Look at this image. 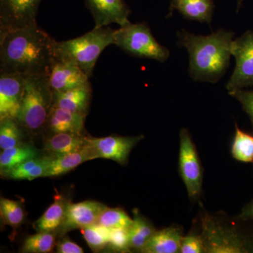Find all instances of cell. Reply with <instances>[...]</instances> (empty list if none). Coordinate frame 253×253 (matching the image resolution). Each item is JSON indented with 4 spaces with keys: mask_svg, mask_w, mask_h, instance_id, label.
Segmentation results:
<instances>
[{
    "mask_svg": "<svg viewBox=\"0 0 253 253\" xmlns=\"http://www.w3.org/2000/svg\"><path fill=\"white\" fill-rule=\"evenodd\" d=\"M56 42L37 22L0 33V73L49 76Z\"/></svg>",
    "mask_w": 253,
    "mask_h": 253,
    "instance_id": "1",
    "label": "cell"
},
{
    "mask_svg": "<svg viewBox=\"0 0 253 253\" xmlns=\"http://www.w3.org/2000/svg\"><path fill=\"white\" fill-rule=\"evenodd\" d=\"M234 33L220 28L209 36H196L183 29L177 33V44L187 50L189 75L194 81L216 83L230 64Z\"/></svg>",
    "mask_w": 253,
    "mask_h": 253,
    "instance_id": "2",
    "label": "cell"
},
{
    "mask_svg": "<svg viewBox=\"0 0 253 253\" xmlns=\"http://www.w3.org/2000/svg\"><path fill=\"white\" fill-rule=\"evenodd\" d=\"M115 32L109 26L94 28L75 39L56 42L55 59L74 63L91 78L100 54L108 46L114 44Z\"/></svg>",
    "mask_w": 253,
    "mask_h": 253,
    "instance_id": "3",
    "label": "cell"
},
{
    "mask_svg": "<svg viewBox=\"0 0 253 253\" xmlns=\"http://www.w3.org/2000/svg\"><path fill=\"white\" fill-rule=\"evenodd\" d=\"M53 91L48 76L26 77L25 81L18 122L31 134L44 130L46 121L52 107Z\"/></svg>",
    "mask_w": 253,
    "mask_h": 253,
    "instance_id": "4",
    "label": "cell"
},
{
    "mask_svg": "<svg viewBox=\"0 0 253 253\" xmlns=\"http://www.w3.org/2000/svg\"><path fill=\"white\" fill-rule=\"evenodd\" d=\"M205 253H253V238L205 213L201 217Z\"/></svg>",
    "mask_w": 253,
    "mask_h": 253,
    "instance_id": "5",
    "label": "cell"
},
{
    "mask_svg": "<svg viewBox=\"0 0 253 253\" xmlns=\"http://www.w3.org/2000/svg\"><path fill=\"white\" fill-rule=\"evenodd\" d=\"M114 44L131 56L164 63L169 59V49L160 44L147 23H129L115 32Z\"/></svg>",
    "mask_w": 253,
    "mask_h": 253,
    "instance_id": "6",
    "label": "cell"
},
{
    "mask_svg": "<svg viewBox=\"0 0 253 253\" xmlns=\"http://www.w3.org/2000/svg\"><path fill=\"white\" fill-rule=\"evenodd\" d=\"M179 173L191 199L199 198L202 191L203 171L196 146L189 130L179 133Z\"/></svg>",
    "mask_w": 253,
    "mask_h": 253,
    "instance_id": "7",
    "label": "cell"
},
{
    "mask_svg": "<svg viewBox=\"0 0 253 253\" xmlns=\"http://www.w3.org/2000/svg\"><path fill=\"white\" fill-rule=\"evenodd\" d=\"M231 55L236 66L226 84L228 92L253 86V31H248L232 42Z\"/></svg>",
    "mask_w": 253,
    "mask_h": 253,
    "instance_id": "8",
    "label": "cell"
},
{
    "mask_svg": "<svg viewBox=\"0 0 253 253\" xmlns=\"http://www.w3.org/2000/svg\"><path fill=\"white\" fill-rule=\"evenodd\" d=\"M42 0H0V33L37 22Z\"/></svg>",
    "mask_w": 253,
    "mask_h": 253,
    "instance_id": "9",
    "label": "cell"
},
{
    "mask_svg": "<svg viewBox=\"0 0 253 253\" xmlns=\"http://www.w3.org/2000/svg\"><path fill=\"white\" fill-rule=\"evenodd\" d=\"M144 136L111 135L101 138L87 137L95 159L106 158L120 164H126L129 154Z\"/></svg>",
    "mask_w": 253,
    "mask_h": 253,
    "instance_id": "10",
    "label": "cell"
},
{
    "mask_svg": "<svg viewBox=\"0 0 253 253\" xmlns=\"http://www.w3.org/2000/svg\"><path fill=\"white\" fill-rule=\"evenodd\" d=\"M94 21V28L116 23L121 26L130 23L131 10L124 0H84Z\"/></svg>",
    "mask_w": 253,
    "mask_h": 253,
    "instance_id": "11",
    "label": "cell"
},
{
    "mask_svg": "<svg viewBox=\"0 0 253 253\" xmlns=\"http://www.w3.org/2000/svg\"><path fill=\"white\" fill-rule=\"evenodd\" d=\"M105 205L94 201H85L73 204L68 201L62 226L58 231L59 236L73 229H84L96 224Z\"/></svg>",
    "mask_w": 253,
    "mask_h": 253,
    "instance_id": "12",
    "label": "cell"
},
{
    "mask_svg": "<svg viewBox=\"0 0 253 253\" xmlns=\"http://www.w3.org/2000/svg\"><path fill=\"white\" fill-rule=\"evenodd\" d=\"M26 77L0 73V120L17 118Z\"/></svg>",
    "mask_w": 253,
    "mask_h": 253,
    "instance_id": "13",
    "label": "cell"
},
{
    "mask_svg": "<svg viewBox=\"0 0 253 253\" xmlns=\"http://www.w3.org/2000/svg\"><path fill=\"white\" fill-rule=\"evenodd\" d=\"M48 79L53 92L70 90L90 84L89 78L78 66L58 59H54Z\"/></svg>",
    "mask_w": 253,
    "mask_h": 253,
    "instance_id": "14",
    "label": "cell"
},
{
    "mask_svg": "<svg viewBox=\"0 0 253 253\" xmlns=\"http://www.w3.org/2000/svg\"><path fill=\"white\" fill-rule=\"evenodd\" d=\"M86 115L52 106L44 130L51 134L76 133L84 134Z\"/></svg>",
    "mask_w": 253,
    "mask_h": 253,
    "instance_id": "15",
    "label": "cell"
},
{
    "mask_svg": "<svg viewBox=\"0 0 253 253\" xmlns=\"http://www.w3.org/2000/svg\"><path fill=\"white\" fill-rule=\"evenodd\" d=\"M214 10V0H171L168 18L177 11L190 21L211 25Z\"/></svg>",
    "mask_w": 253,
    "mask_h": 253,
    "instance_id": "16",
    "label": "cell"
},
{
    "mask_svg": "<svg viewBox=\"0 0 253 253\" xmlns=\"http://www.w3.org/2000/svg\"><path fill=\"white\" fill-rule=\"evenodd\" d=\"M92 89L91 84L64 91L53 92L52 106L87 115Z\"/></svg>",
    "mask_w": 253,
    "mask_h": 253,
    "instance_id": "17",
    "label": "cell"
},
{
    "mask_svg": "<svg viewBox=\"0 0 253 253\" xmlns=\"http://www.w3.org/2000/svg\"><path fill=\"white\" fill-rule=\"evenodd\" d=\"M88 136L76 133L52 134L44 141V151L46 156L59 157L84 149L88 144Z\"/></svg>",
    "mask_w": 253,
    "mask_h": 253,
    "instance_id": "18",
    "label": "cell"
},
{
    "mask_svg": "<svg viewBox=\"0 0 253 253\" xmlns=\"http://www.w3.org/2000/svg\"><path fill=\"white\" fill-rule=\"evenodd\" d=\"M183 237L181 228L178 226H169L162 230L156 231L145 245L141 253H179Z\"/></svg>",
    "mask_w": 253,
    "mask_h": 253,
    "instance_id": "19",
    "label": "cell"
},
{
    "mask_svg": "<svg viewBox=\"0 0 253 253\" xmlns=\"http://www.w3.org/2000/svg\"><path fill=\"white\" fill-rule=\"evenodd\" d=\"M95 159L89 144L84 149L59 157L51 158L44 177H55L66 174L82 163Z\"/></svg>",
    "mask_w": 253,
    "mask_h": 253,
    "instance_id": "20",
    "label": "cell"
},
{
    "mask_svg": "<svg viewBox=\"0 0 253 253\" xmlns=\"http://www.w3.org/2000/svg\"><path fill=\"white\" fill-rule=\"evenodd\" d=\"M68 201L62 196H57L41 218L35 222L34 228L38 232H56L62 226Z\"/></svg>",
    "mask_w": 253,
    "mask_h": 253,
    "instance_id": "21",
    "label": "cell"
},
{
    "mask_svg": "<svg viewBox=\"0 0 253 253\" xmlns=\"http://www.w3.org/2000/svg\"><path fill=\"white\" fill-rule=\"evenodd\" d=\"M39 151L33 145L23 143L11 149L2 150L0 154L1 175L5 176L11 169L28 160L39 157Z\"/></svg>",
    "mask_w": 253,
    "mask_h": 253,
    "instance_id": "22",
    "label": "cell"
},
{
    "mask_svg": "<svg viewBox=\"0 0 253 253\" xmlns=\"http://www.w3.org/2000/svg\"><path fill=\"white\" fill-rule=\"evenodd\" d=\"M51 157L47 156L28 160L13 168L4 176L13 179L33 180L39 177H44L49 168Z\"/></svg>",
    "mask_w": 253,
    "mask_h": 253,
    "instance_id": "23",
    "label": "cell"
},
{
    "mask_svg": "<svg viewBox=\"0 0 253 253\" xmlns=\"http://www.w3.org/2000/svg\"><path fill=\"white\" fill-rule=\"evenodd\" d=\"M133 212V222L129 229V246L131 250L141 253L156 230L149 219L144 217L138 210H134Z\"/></svg>",
    "mask_w": 253,
    "mask_h": 253,
    "instance_id": "24",
    "label": "cell"
},
{
    "mask_svg": "<svg viewBox=\"0 0 253 253\" xmlns=\"http://www.w3.org/2000/svg\"><path fill=\"white\" fill-rule=\"evenodd\" d=\"M26 129L16 118L0 120V149H11L22 144L23 132Z\"/></svg>",
    "mask_w": 253,
    "mask_h": 253,
    "instance_id": "25",
    "label": "cell"
},
{
    "mask_svg": "<svg viewBox=\"0 0 253 253\" xmlns=\"http://www.w3.org/2000/svg\"><path fill=\"white\" fill-rule=\"evenodd\" d=\"M231 154L240 162L253 163V135L240 129L237 125L231 146Z\"/></svg>",
    "mask_w": 253,
    "mask_h": 253,
    "instance_id": "26",
    "label": "cell"
},
{
    "mask_svg": "<svg viewBox=\"0 0 253 253\" xmlns=\"http://www.w3.org/2000/svg\"><path fill=\"white\" fill-rule=\"evenodd\" d=\"M56 233L42 231L28 236L23 243L22 252L47 253L52 252L56 244Z\"/></svg>",
    "mask_w": 253,
    "mask_h": 253,
    "instance_id": "27",
    "label": "cell"
},
{
    "mask_svg": "<svg viewBox=\"0 0 253 253\" xmlns=\"http://www.w3.org/2000/svg\"><path fill=\"white\" fill-rule=\"evenodd\" d=\"M132 222L133 219L122 208H111L106 206L100 214L96 224L107 229H129Z\"/></svg>",
    "mask_w": 253,
    "mask_h": 253,
    "instance_id": "28",
    "label": "cell"
},
{
    "mask_svg": "<svg viewBox=\"0 0 253 253\" xmlns=\"http://www.w3.org/2000/svg\"><path fill=\"white\" fill-rule=\"evenodd\" d=\"M0 213L4 224L12 228H17L25 219L24 209L20 201L1 197Z\"/></svg>",
    "mask_w": 253,
    "mask_h": 253,
    "instance_id": "29",
    "label": "cell"
},
{
    "mask_svg": "<svg viewBox=\"0 0 253 253\" xmlns=\"http://www.w3.org/2000/svg\"><path fill=\"white\" fill-rule=\"evenodd\" d=\"M83 237L94 252L104 249L109 244V229L95 224L81 229Z\"/></svg>",
    "mask_w": 253,
    "mask_h": 253,
    "instance_id": "30",
    "label": "cell"
},
{
    "mask_svg": "<svg viewBox=\"0 0 253 253\" xmlns=\"http://www.w3.org/2000/svg\"><path fill=\"white\" fill-rule=\"evenodd\" d=\"M109 246L111 249L118 252H129V229L118 228L109 229Z\"/></svg>",
    "mask_w": 253,
    "mask_h": 253,
    "instance_id": "31",
    "label": "cell"
},
{
    "mask_svg": "<svg viewBox=\"0 0 253 253\" xmlns=\"http://www.w3.org/2000/svg\"><path fill=\"white\" fill-rule=\"evenodd\" d=\"M180 253H205L204 245L201 234H191L181 240Z\"/></svg>",
    "mask_w": 253,
    "mask_h": 253,
    "instance_id": "32",
    "label": "cell"
},
{
    "mask_svg": "<svg viewBox=\"0 0 253 253\" xmlns=\"http://www.w3.org/2000/svg\"><path fill=\"white\" fill-rule=\"evenodd\" d=\"M241 104L245 112L247 113L251 120L253 127V91L239 89L229 93Z\"/></svg>",
    "mask_w": 253,
    "mask_h": 253,
    "instance_id": "33",
    "label": "cell"
},
{
    "mask_svg": "<svg viewBox=\"0 0 253 253\" xmlns=\"http://www.w3.org/2000/svg\"><path fill=\"white\" fill-rule=\"evenodd\" d=\"M56 252L59 253H83V249L68 238H63L56 242Z\"/></svg>",
    "mask_w": 253,
    "mask_h": 253,
    "instance_id": "34",
    "label": "cell"
},
{
    "mask_svg": "<svg viewBox=\"0 0 253 253\" xmlns=\"http://www.w3.org/2000/svg\"><path fill=\"white\" fill-rule=\"evenodd\" d=\"M239 218L244 221H253V200L243 208Z\"/></svg>",
    "mask_w": 253,
    "mask_h": 253,
    "instance_id": "35",
    "label": "cell"
},
{
    "mask_svg": "<svg viewBox=\"0 0 253 253\" xmlns=\"http://www.w3.org/2000/svg\"><path fill=\"white\" fill-rule=\"evenodd\" d=\"M243 1H244V0H237V11H239L240 8H241V6H242Z\"/></svg>",
    "mask_w": 253,
    "mask_h": 253,
    "instance_id": "36",
    "label": "cell"
}]
</instances>
